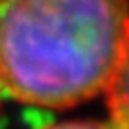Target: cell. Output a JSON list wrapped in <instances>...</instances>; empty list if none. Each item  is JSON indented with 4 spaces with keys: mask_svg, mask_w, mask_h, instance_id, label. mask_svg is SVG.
I'll return each mask as SVG.
<instances>
[{
    "mask_svg": "<svg viewBox=\"0 0 129 129\" xmlns=\"http://www.w3.org/2000/svg\"><path fill=\"white\" fill-rule=\"evenodd\" d=\"M127 26L129 0H0L2 90L54 111L103 94Z\"/></svg>",
    "mask_w": 129,
    "mask_h": 129,
    "instance_id": "6da1fadb",
    "label": "cell"
},
{
    "mask_svg": "<svg viewBox=\"0 0 129 129\" xmlns=\"http://www.w3.org/2000/svg\"><path fill=\"white\" fill-rule=\"evenodd\" d=\"M0 92H2V85H0Z\"/></svg>",
    "mask_w": 129,
    "mask_h": 129,
    "instance_id": "277c9868",
    "label": "cell"
},
{
    "mask_svg": "<svg viewBox=\"0 0 129 129\" xmlns=\"http://www.w3.org/2000/svg\"><path fill=\"white\" fill-rule=\"evenodd\" d=\"M41 129H113V127L96 120H68V122H57L52 125H44Z\"/></svg>",
    "mask_w": 129,
    "mask_h": 129,
    "instance_id": "3957f363",
    "label": "cell"
},
{
    "mask_svg": "<svg viewBox=\"0 0 129 129\" xmlns=\"http://www.w3.org/2000/svg\"><path fill=\"white\" fill-rule=\"evenodd\" d=\"M103 94L109 111V125L113 129H129V26Z\"/></svg>",
    "mask_w": 129,
    "mask_h": 129,
    "instance_id": "7a4b0ae2",
    "label": "cell"
}]
</instances>
